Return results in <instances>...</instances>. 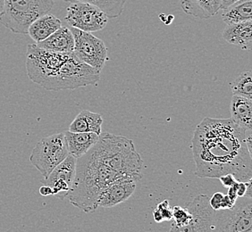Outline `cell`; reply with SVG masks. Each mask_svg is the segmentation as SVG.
Here are the masks:
<instances>
[{
  "label": "cell",
  "instance_id": "3957f363",
  "mask_svg": "<svg viewBox=\"0 0 252 232\" xmlns=\"http://www.w3.org/2000/svg\"><path fill=\"white\" fill-rule=\"evenodd\" d=\"M123 178L126 177L104 165L91 149L76 161L75 177L68 200L84 213H93L98 208L102 193Z\"/></svg>",
  "mask_w": 252,
  "mask_h": 232
},
{
  "label": "cell",
  "instance_id": "e575fe53",
  "mask_svg": "<svg viewBox=\"0 0 252 232\" xmlns=\"http://www.w3.org/2000/svg\"></svg>",
  "mask_w": 252,
  "mask_h": 232
},
{
  "label": "cell",
  "instance_id": "7402d4cb",
  "mask_svg": "<svg viewBox=\"0 0 252 232\" xmlns=\"http://www.w3.org/2000/svg\"><path fill=\"white\" fill-rule=\"evenodd\" d=\"M233 95L252 99V73L249 70L242 73L231 85Z\"/></svg>",
  "mask_w": 252,
  "mask_h": 232
},
{
  "label": "cell",
  "instance_id": "484cf974",
  "mask_svg": "<svg viewBox=\"0 0 252 232\" xmlns=\"http://www.w3.org/2000/svg\"><path fill=\"white\" fill-rule=\"evenodd\" d=\"M223 194L221 192H215L212 198L209 199V204L214 211L221 210L222 201H223Z\"/></svg>",
  "mask_w": 252,
  "mask_h": 232
},
{
  "label": "cell",
  "instance_id": "8fae6325",
  "mask_svg": "<svg viewBox=\"0 0 252 232\" xmlns=\"http://www.w3.org/2000/svg\"><path fill=\"white\" fill-rule=\"evenodd\" d=\"M76 161V158L68 155L67 157L60 163L47 178L41 180V183L51 188L53 196L58 199H66L72 189L75 177Z\"/></svg>",
  "mask_w": 252,
  "mask_h": 232
},
{
  "label": "cell",
  "instance_id": "7a4b0ae2",
  "mask_svg": "<svg viewBox=\"0 0 252 232\" xmlns=\"http://www.w3.org/2000/svg\"><path fill=\"white\" fill-rule=\"evenodd\" d=\"M26 71L30 80L50 91L97 85L100 72L80 61L73 53H55L29 45Z\"/></svg>",
  "mask_w": 252,
  "mask_h": 232
},
{
  "label": "cell",
  "instance_id": "6da1fadb",
  "mask_svg": "<svg viewBox=\"0 0 252 232\" xmlns=\"http://www.w3.org/2000/svg\"><path fill=\"white\" fill-rule=\"evenodd\" d=\"M246 132L229 119L205 118L194 131L191 148L199 178L233 174L238 181L252 179V154Z\"/></svg>",
  "mask_w": 252,
  "mask_h": 232
},
{
  "label": "cell",
  "instance_id": "44dd1931",
  "mask_svg": "<svg viewBox=\"0 0 252 232\" xmlns=\"http://www.w3.org/2000/svg\"><path fill=\"white\" fill-rule=\"evenodd\" d=\"M55 1V0H54ZM70 3H88L96 5L101 9L109 19L117 18L122 15L125 9L126 0H60Z\"/></svg>",
  "mask_w": 252,
  "mask_h": 232
},
{
  "label": "cell",
  "instance_id": "f546056e",
  "mask_svg": "<svg viewBox=\"0 0 252 232\" xmlns=\"http://www.w3.org/2000/svg\"><path fill=\"white\" fill-rule=\"evenodd\" d=\"M39 193L44 197H48V196H53V191L49 186L43 185L39 188Z\"/></svg>",
  "mask_w": 252,
  "mask_h": 232
},
{
  "label": "cell",
  "instance_id": "ba28073f",
  "mask_svg": "<svg viewBox=\"0 0 252 232\" xmlns=\"http://www.w3.org/2000/svg\"><path fill=\"white\" fill-rule=\"evenodd\" d=\"M74 39L73 53L83 63L101 72L109 60L104 41L91 32L70 28Z\"/></svg>",
  "mask_w": 252,
  "mask_h": 232
},
{
  "label": "cell",
  "instance_id": "d6a6232c",
  "mask_svg": "<svg viewBox=\"0 0 252 232\" xmlns=\"http://www.w3.org/2000/svg\"><path fill=\"white\" fill-rule=\"evenodd\" d=\"M246 145L249 151L252 154V136L251 134L246 137Z\"/></svg>",
  "mask_w": 252,
  "mask_h": 232
},
{
  "label": "cell",
  "instance_id": "cb8c5ba5",
  "mask_svg": "<svg viewBox=\"0 0 252 232\" xmlns=\"http://www.w3.org/2000/svg\"><path fill=\"white\" fill-rule=\"evenodd\" d=\"M157 209L162 214L164 221H171L173 219V208L170 206L169 201L167 199L158 203Z\"/></svg>",
  "mask_w": 252,
  "mask_h": 232
},
{
  "label": "cell",
  "instance_id": "52a82bcc",
  "mask_svg": "<svg viewBox=\"0 0 252 232\" xmlns=\"http://www.w3.org/2000/svg\"><path fill=\"white\" fill-rule=\"evenodd\" d=\"M212 232H252V198H238L232 209L215 211Z\"/></svg>",
  "mask_w": 252,
  "mask_h": 232
},
{
  "label": "cell",
  "instance_id": "836d02e7",
  "mask_svg": "<svg viewBox=\"0 0 252 232\" xmlns=\"http://www.w3.org/2000/svg\"><path fill=\"white\" fill-rule=\"evenodd\" d=\"M4 4H5V0H0V15L3 13L4 10Z\"/></svg>",
  "mask_w": 252,
  "mask_h": 232
},
{
  "label": "cell",
  "instance_id": "5b68a950",
  "mask_svg": "<svg viewBox=\"0 0 252 232\" xmlns=\"http://www.w3.org/2000/svg\"><path fill=\"white\" fill-rule=\"evenodd\" d=\"M54 0H5L0 24L12 32L27 34L32 23L49 14Z\"/></svg>",
  "mask_w": 252,
  "mask_h": 232
},
{
  "label": "cell",
  "instance_id": "83f0119b",
  "mask_svg": "<svg viewBox=\"0 0 252 232\" xmlns=\"http://www.w3.org/2000/svg\"><path fill=\"white\" fill-rule=\"evenodd\" d=\"M236 202V201H235ZM234 201L230 199L227 195H223V201H222V205H221V210H225V209H232L235 203Z\"/></svg>",
  "mask_w": 252,
  "mask_h": 232
},
{
  "label": "cell",
  "instance_id": "4fadbf2b",
  "mask_svg": "<svg viewBox=\"0 0 252 232\" xmlns=\"http://www.w3.org/2000/svg\"><path fill=\"white\" fill-rule=\"evenodd\" d=\"M35 44L40 49L55 53H73L74 39L70 28L61 26L49 38Z\"/></svg>",
  "mask_w": 252,
  "mask_h": 232
},
{
  "label": "cell",
  "instance_id": "2e32d148",
  "mask_svg": "<svg viewBox=\"0 0 252 232\" xmlns=\"http://www.w3.org/2000/svg\"><path fill=\"white\" fill-rule=\"evenodd\" d=\"M223 37L228 43L239 46L243 50L252 49V21L227 25L223 30Z\"/></svg>",
  "mask_w": 252,
  "mask_h": 232
},
{
  "label": "cell",
  "instance_id": "f1b7e54d",
  "mask_svg": "<svg viewBox=\"0 0 252 232\" xmlns=\"http://www.w3.org/2000/svg\"><path fill=\"white\" fill-rule=\"evenodd\" d=\"M237 187H238V181H236L235 183L233 184V186H231L230 188H228L227 196L232 199L233 201H236L238 199L237 197Z\"/></svg>",
  "mask_w": 252,
  "mask_h": 232
},
{
  "label": "cell",
  "instance_id": "4dcf8cb0",
  "mask_svg": "<svg viewBox=\"0 0 252 232\" xmlns=\"http://www.w3.org/2000/svg\"><path fill=\"white\" fill-rule=\"evenodd\" d=\"M153 219H154V221H155L157 223H161L164 222V219L162 217V214L160 213L159 211L156 208L155 210L153 211Z\"/></svg>",
  "mask_w": 252,
  "mask_h": 232
},
{
  "label": "cell",
  "instance_id": "d4e9b609",
  "mask_svg": "<svg viewBox=\"0 0 252 232\" xmlns=\"http://www.w3.org/2000/svg\"><path fill=\"white\" fill-rule=\"evenodd\" d=\"M252 180L249 181H238L237 197L238 198H252Z\"/></svg>",
  "mask_w": 252,
  "mask_h": 232
},
{
  "label": "cell",
  "instance_id": "9a60e30c",
  "mask_svg": "<svg viewBox=\"0 0 252 232\" xmlns=\"http://www.w3.org/2000/svg\"><path fill=\"white\" fill-rule=\"evenodd\" d=\"M230 111L231 120L234 124L246 131H252V99L233 95L230 104Z\"/></svg>",
  "mask_w": 252,
  "mask_h": 232
},
{
  "label": "cell",
  "instance_id": "ffe728a7",
  "mask_svg": "<svg viewBox=\"0 0 252 232\" xmlns=\"http://www.w3.org/2000/svg\"><path fill=\"white\" fill-rule=\"evenodd\" d=\"M221 16L226 25L252 21V0H238L223 9Z\"/></svg>",
  "mask_w": 252,
  "mask_h": 232
},
{
  "label": "cell",
  "instance_id": "d6986e66",
  "mask_svg": "<svg viewBox=\"0 0 252 232\" xmlns=\"http://www.w3.org/2000/svg\"><path fill=\"white\" fill-rule=\"evenodd\" d=\"M103 117L100 114L83 110L78 115L69 126L71 132H93L100 135Z\"/></svg>",
  "mask_w": 252,
  "mask_h": 232
},
{
  "label": "cell",
  "instance_id": "603a6c76",
  "mask_svg": "<svg viewBox=\"0 0 252 232\" xmlns=\"http://www.w3.org/2000/svg\"><path fill=\"white\" fill-rule=\"evenodd\" d=\"M191 213H189V210L186 207H181L176 205L173 208V219L174 223L176 227H182L189 223L191 220Z\"/></svg>",
  "mask_w": 252,
  "mask_h": 232
},
{
  "label": "cell",
  "instance_id": "1f68e13d",
  "mask_svg": "<svg viewBox=\"0 0 252 232\" xmlns=\"http://www.w3.org/2000/svg\"><path fill=\"white\" fill-rule=\"evenodd\" d=\"M236 1H238V0H222V4H221V8L220 9H225L229 5L235 3Z\"/></svg>",
  "mask_w": 252,
  "mask_h": 232
},
{
  "label": "cell",
  "instance_id": "277c9868",
  "mask_svg": "<svg viewBox=\"0 0 252 232\" xmlns=\"http://www.w3.org/2000/svg\"><path fill=\"white\" fill-rule=\"evenodd\" d=\"M93 152L104 165L126 178L141 180L143 174V161L130 139L103 132L99 135Z\"/></svg>",
  "mask_w": 252,
  "mask_h": 232
},
{
  "label": "cell",
  "instance_id": "7c38bea8",
  "mask_svg": "<svg viewBox=\"0 0 252 232\" xmlns=\"http://www.w3.org/2000/svg\"><path fill=\"white\" fill-rule=\"evenodd\" d=\"M134 179L123 178L111 184L98 200V207L110 208L126 202L136 189Z\"/></svg>",
  "mask_w": 252,
  "mask_h": 232
},
{
  "label": "cell",
  "instance_id": "5bb4252c",
  "mask_svg": "<svg viewBox=\"0 0 252 232\" xmlns=\"http://www.w3.org/2000/svg\"><path fill=\"white\" fill-rule=\"evenodd\" d=\"M63 134L69 155L76 159L92 149L99 140V135L93 132H71L68 131Z\"/></svg>",
  "mask_w": 252,
  "mask_h": 232
},
{
  "label": "cell",
  "instance_id": "30bf717a",
  "mask_svg": "<svg viewBox=\"0 0 252 232\" xmlns=\"http://www.w3.org/2000/svg\"><path fill=\"white\" fill-rule=\"evenodd\" d=\"M185 207L191 213V220L182 227L172 223L169 232H212L215 211L209 204L207 195L199 194Z\"/></svg>",
  "mask_w": 252,
  "mask_h": 232
},
{
  "label": "cell",
  "instance_id": "8992f818",
  "mask_svg": "<svg viewBox=\"0 0 252 232\" xmlns=\"http://www.w3.org/2000/svg\"><path fill=\"white\" fill-rule=\"evenodd\" d=\"M68 155L64 134L58 133L38 141L30 156V161L44 178H47Z\"/></svg>",
  "mask_w": 252,
  "mask_h": 232
},
{
  "label": "cell",
  "instance_id": "e0dca14e",
  "mask_svg": "<svg viewBox=\"0 0 252 232\" xmlns=\"http://www.w3.org/2000/svg\"><path fill=\"white\" fill-rule=\"evenodd\" d=\"M186 15L199 19H209L219 13L222 0H180Z\"/></svg>",
  "mask_w": 252,
  "mask_h": 232
},
{
  "label": "cell",
  "instance_id": "9c48e42d",
  "mask_svg": "<svg viewBox=\"0 0 252 232\" xmlns=\"http://www.w3.org/2000/svg\"><path fill=\"white\" fill-rule=\"evenodd\" d=\"M64 20L71 28L92 33L105 29L109 18L96 5L78 2L68 6Z\"/></svg>",
  "mask_w": 252,
  "mask_h": 232
},
{
  "label": "cell",
  "instance_id": "ac0fdd59",
  "mask_svg": "<svg viewBox=\"0 0 252 232\" xmlns=\"http://www.w3.org/2000/svg\"><path fill=\"white\" fill-rule=\"evenodd\" d=\"M61 26V20L55 15L47 14L40 16L31 24L27 34H29L31 39L35 43H38L49 38L51 34L57 31Z\"/></svg>",
  "mask_w": 252,
  "mask_h": 232
},
{
  "label": "cell",
  "instance_id": "4316f807",
  "mask_svg": "<svg viewBox=\"0 0 252 232\" xmlns=\"http://www.w3.org/2000/svg\"><path fill=\"white\" fill-rule=\"evenodd\" d=\"M219 180L221 181V183L223 185L224 188H230L231 186H233V184L238 181L237 179H235V177L233 176V174H225L221 177H219Z\"/></svg>",
  "mask_w": 252,
  "mask_h": 232
}]
</instances>
